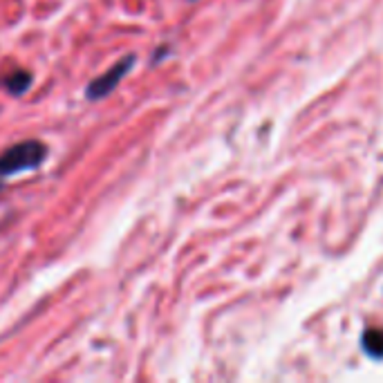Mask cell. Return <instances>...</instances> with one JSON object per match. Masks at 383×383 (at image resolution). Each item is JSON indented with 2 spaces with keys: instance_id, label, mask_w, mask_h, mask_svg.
I'll return each mask as SVG.
<instances>
[{
  "instance_id": "cell-1",
  "label": "cell",
  "mask_w": 383,
  "mask_h": 383,
  "mask_svg": "<svg viewBox=\"0 0 383 383\" xmlns=\"http://www.w3.org/2000/svg\"><path fill=\"white\" fill-rule=\"evenodd\" d=\"M48 160V146L38 139H27L21 144H13L0 155V179L34 170Z\"/></svg>"
},
{
  "instance_id": "cell-2",
  "label": "cell",
  "mask_w": 383,
  "mask_h": 383,
  "mask_svg": "<svg viewBox=\"0 0 383 383\" xmlns=\"http://www.w3.org/2000/svg\"><path fill=\"white\" fill-rule=\"evenodd\" d=\"M135 61H137V56L128 54L126 59H121L119 63L112 65L108 72H104L101 77H96L88 85V88H85V99H90V101H99V99H104L110 92H115L119 88V83L126 79V74L135 67Z\"/></svg>"
},
{
  "instance_id": "cell-3",
  "label": "cell",
  "mask_w": 383,
  "mask_h": 383,
  "mask_svg": "<svg viewBox=\"0 0 383 383\" xmlns=\"http://www.w3.org/2000/svg\"><path fill=\"white\" fill-rule=\"evenodd\" d=\"M32 72L30 70H13L11 74L3 77V85H5V90L11 94V96H23L27 90L32 88Z\"/></svg>"
},
{
  "instance_id": "cell-4",
  "label": "cell",
  "mask_w": 383,
  "mask_h": 383,
  "mask_svg": "<svg viewBox=\"0 0 383 383\" xmlns=\"http://www.w3.org/2000/svg\"><path fill=\"white\" fill-rule=\"evenodd\" d=\"M365 350L374 354V357H383V330H370L363 338Z\"/></svg>"
},
{
  "instance_id": "cell-5",
  "label": "cell",
  "mask_w": 383,
  "mask_h": 383,
  "mask_svg": "<svg viewBox=\"0 0 383 383\" xmlns=\"http://www.w3.org/2000/svg\"><path fill=\"white\" fill-rule=\"evenodd\" d=\"M0 189H3V187H0Z\"/></svg>"
}]
</instances>
